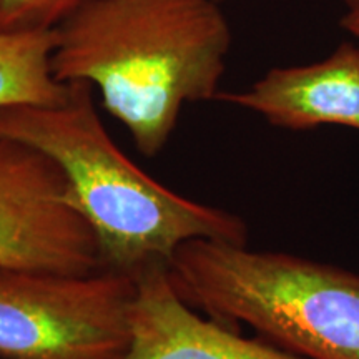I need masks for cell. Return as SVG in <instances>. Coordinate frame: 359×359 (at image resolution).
<instances>
[{"label":"cell","instance_id":"obj_7","mask_svg":"<svg viewBox=\"0 0 359 359\" xmlns=\"http://www.w3.org/2000/svg\"><path fill=\"white\" fill-rule=\"evenodd\" d=\"M217 100L293 132L326 125L359 132V45L339 43L314 64L275 67L250 88L219 92Z\"/></svg>","mask_w":359,"mask_h":359},{"label":"cell","instance_id":"obj_11","mask_svg":"<svg viewBox=\"0 0 359 359\" xmlns=\"http://www.w3.org/2000/svg\"><path fill=\"white\" fill-rule=\"evenodd\" d=\"M217 2H219V4H222V0H217Z\"/></svg>","mask_w":359,"mask_h":359},{"label":"cell","instance_id":"obj_10","mask_svg":"<svg viewBox=\"0 0 359 359\" xmlns=\"http://www.w3.org/2000/svg\"><path fill=\"white\" fill-rule=\"evenodd\" d=\"M341 27L359 45V0H343Z\"/></svg>","mask_w":359,"mask_h":359},{"label":"cell","instance_id":"obj_3","mask_svg":"<svg viewBox=\"0 0 359 359\" xmlns=\"http://www.w3.org/2000/svg\"><path fill=\"white\" fill-rule=\"evenodd\" d=\"M185 302L222 325H246L304 359H359V273L215 240L183 243L167 263Z\"/></svg>","mask_w":359,"mask_h":359},{"label":"cell","instance_id":"obj_5","mask_svg":"<svg viewBox=\"0 0 359 359\" xmlns=\"http://www.w3.org/2000/svg\"><path fill=\"white\" fill-rule=\"evenodd\" d=\"M0 266L65 275L107 269L64 172L12 140H0Z\"/></svg>","mask_w":359,"mask_h":359},{"label":"cell","instance_id":"obj_4","mask_svg":"<svg viewBox=\"0 0 359 359\" xmlns=\"http://www.w3.org/2000/svg\"><path fill=\"white\" fill-rule=\"evenodd\" d=\"M135 280L0 266V359H123Z\"/></svg>","mask_w":359,"mask_h":359},{"label":"cell","instance_id":"obj_6","mask_svg":"<svg viewBox=\"0 0 359 359\" xmlns=\"http://www.w3.org/2000/svg\"><path fill=\"white\" fill-rule=\"evenodd\" d=\"M133 280L130 343L123 359H304L201 316L175 290L167 264L147 266Z\"/></svg>","mask_w":359,"mask_h":359},{"label":"cell","instance_id":"obj_8","mask_svg":"<svg viewBox=\"0 0 359 359\" xmlns=\"http://www.w3.org/2000/svg\"><path fill=\"white\" fill-rule=\"evenodd\" d=\"M55 30H0V109L13 105H57L70 95V83L52 70Z\"/></svg>","mask_w":359,"mask_h":359},{"label":"cell","instance_id":"obj_2","mask_svg":"<svg viewBox=\"0 0 359 359\" xmlns=\"http://www.w3.org/2000/svg\"><path fill=\"white\" fill-rule=\"evenodd\" d=\"M92 90L74 82L57 105L0 109V140L24 143L55 161L95 233L105 268L135 276L167 264L183 243L201 238L246 245L248 226L240 217L170 190L120 150Z\"/></svg>","mask_w":359,"mask_h":359},{"label":"cell","instance_id":"obj_1","mask_svg":"<svg viewBox=\"0 0 359 359\" xmlns=\"http://www.w3.org/2000/svg\"><path fill=\"white\" fill-rule=\"evenodd\" d=\"M231 30L217 0H87L55 29L52 70L100 92L145 156L187 103L217 100Z\"/></svg>","mask_w":359,"mask_h":359},{"label":"cell","instance_id":"obj_9","mask_svg":"<svg viewBox=\"0 0 359 359\" xmlns=\"http://www.w3.org/2000/svg\"><path fill=\"white\" fill-rule=\"evenodd\" d=\"M85 2L87 0H0V30H55Z\"/></svg>","mask_w":359,"mask_h":359}]
</instances>
